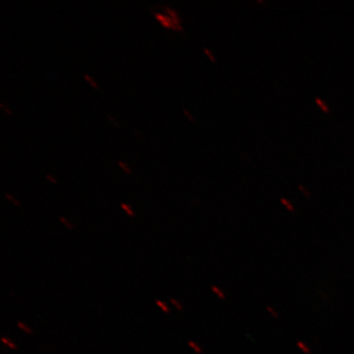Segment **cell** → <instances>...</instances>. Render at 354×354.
I'll use <instances>...</instances> for the list:
<instances>
[{
    "mask_svg": "<svg viewBox=\"0 0 354 354\" xmlns=\"http://www.w3.org/2000/svg\"><path fill=\"white\" fill-rule=\"evenodd\" d=\"M183 113L185 114L186 116H187L188 118H189L190 121H194V118H193V116L191 115V113L189 111H187L185 108H183Z\"/></svg>",
    "mask_w": 354,
    "mask_h": 354,
    "instance_id": "obj_17",
    "label": "cell"
},
{
    "mask_svg": "<svg viewBox=\"0 0 354 354\" xmlns=\"http://www.w3.org/2000/svg\"><path fill=\"white\" fill-rule=\"evenodd\" d=\"M164 10L165 11V14L174 21V24L176 26L177 31H183V25H181V18L179 17L178 13H177L174 8H171V7L169 6H165Z\"/></svg>",
    "mask_w": 354,
    "mask_h": 354,
    "instance_id": "obj_1",
    "label": "cell"
},
{
    "mask_svg": "<svg viewBox=\"0 0 354 354\" xmlns=\"http://www.w3.org/2000/svg\"><path fill=\"white\" fill-rule=\"evenodd\" d=\"M153 15L155 16L156 19L164 27L169 28V29L176 30V26L174 24V21L167 15V14H162L160 12H152Z\"/></svg>",
    "mask_w": 354,
    "mask_h": 354,
    "instance_id": "obj_2",
    "label": "cell"
},
{
    "mask_svg": "<svg viewBox=\"0 0 354 354\" xmlns=\"http://www.w3.org/2000/svg\"><path fill=\"white\" fill-rule=\"evenodd\" d=\"M58 220H59L60 223H62L65 227L68 228V230H73L74 228H75L73 223H72L71 221L67 220L65 216H60L59 218H58Z\"/></svg>",
    "mask_w": 354,
    "mask_h": 354,
    "instance_id": "obj_7",
    "label": "cell"
},
{
    "mask_svg": "<svg viewBox=\"0 0 354 354\" xmlns=\"http://www.w3.org/2000/svg\"><path fill=\"white\" fill-rule=\"evenodd\" d=\"M4 197L6 198L7 200L13 203L15 206L20 207V202L16 199V197H14L13 195L9 194V193H4Z\"/></svg>",
    "mask_w": 354,
    "mask_h": 354,
    "instance_id": "obj_12",
    "label": "cell"
},
{
    "mask_svg": "<svg viewBox=\"0 0 354 354\" xmlns=\"http://www.w3.org/2000/svg\"><path fill=\"white\" fill-rule=\"evenodd\" d=\"M171 302L172 305L176 307L177 311H183V305L181 304V302H179L178 300L176 299V298H171Z\"/></svg>",
    "mask_w": 354,
    "mask_h": 354,
    "instance_id": "obj_13",
    "label": "cell"
},
{
    "mask_svg": "<svg viewBox=\"0 0 354 354\" xmlns=\"http://www.w3.org/2000/svg\"><path fill=\"white\" fill-rule=\"evenodd\" d=\"M17 327L18 329H20L22 330V332H24L25 334L32 335V330L29 327V326L27 325V324L23 322H17Z\"/></svg>",
    "mask_w": 354,
    "mask_h": 354,
    "instance_id": "obj_6",
    "label": "cell"
},
{
    "mask_svg": "<svg viewBox=\"0 0 354 354\" xmlns=\"http://www.w3.org/2000/svg\"><path fill=\"white\" fill-rule=\"evenodd\" d=\"M108 118H109V120H111V122H113V124H114V125H118V123H116V122H115V120H113V116L109 115V114H108Z\"/></svg>",
    "mask_w": 354,
    "mask_h": 354,
    "instance_id": "obj_18",
    "label": "cell"
},
{
    "mask_svg": "<svg viewBox=\"0 0 354 354\" xmlns=\"http://www.w3.org/2000/svg\"><path fill=\"white\" fill-rule=\"evenodd\" d=\"M315 101H316V104H318L319 106H320L321 109H322L324 113H330L329 106H328V104H326V102L322 101V100L319 99V97H317Z\"/></svg>",
    "mask_w": 354,
    "mask_h": 354,
    "instance_id": "obj_8",
    "label": "cell"
},
{
    "mask_svg": "<svg viewBox=\"0 0 354 354\" xmlns=\"http://www.w3.org/2000/svg\"><path fill=\"white\" fill-rule=\"evenodd\" d=\"M118 165H120L121 169L127 174H131V169L128 167L125 162H123L122 160H118Z\"/></svg>",
    "mask_w": 354,
    "mask_h": 354,
    "instance_id": "obj_10",
    "label": "cell"
},
{
    "mask_svg": "<svg viewBox=\"0 0 354 354\" xmlns=\"http://www.w3.org/2000/svg\"><path fill=\"white\" fill-rule=\"evenodd\" d=\"M84 79H85L88 84H90L91 86H92L93 88H99V85H97V83L95 82V79L93 78V77H91L88 75V73H83Z\"/></svg>",
    "mask_w": 354,
    "mask_h": 354,
    "instance_id": "obj_9",
    "label": "cell"
},
{
    "mask_svg": "<svg viewBox=\"0 0 354 354\" xmlns=\"http://www.w3.org/2000/svg\"><path fill=\"white\" fill-rule=\"evenodd\" d=\"M46 178L48 179V180H50L51 183L57 184V179L55 178L51 174H46Z\"/></svg>",
    "mask_w": 354,
    "mask_h": 354,
    "instance_id": "obj_16",
    "label": "cell"
},
{
    "mask_svg": "<svg viewBox=\"0 0 354 354\" xmlns=\"http://www.w3.org/2000/svg\"><path fill=\"white\" fill-rule=\"evenodd\" d=\"M188 346H190L191 348L193 349V351H195V353L200 354L202 353V348H200L199 344H197L196 342L189 341L188 342Z\"/></svg>",
    "mask_w": 354,
    "mask_h": 354,
    "instance_id": "obj_11",
    "label": "cell"
},
{
    "mask_svg": "<svg viewBox=\"0 0 354 354\" xmlns=\"http://www.w3.org/2000/svg\"><path fill=\"white\" fill-rule=\"evenodd\" d=\"M156 305L165 314H169V312H171V308H169V305L165 304V301H162V300H156Z\"/></svg>",
    "mask_w": 354,
    "mask_h": 354,
    "instance_id": "obj_3",
    "label": "cell"
},
{
    "mask_svg": "<svg viewBox=\"0 0 354 354\" xmlns=\"http://www.w3.org/2000/svg\"><path fill=\"white\" fill-rule=\"evenodd\" d=\"M1 342L3 344H6V346H8L9 348L12 349V351H16L17 349V344L15 342L11 341L8 337H1Z\"/></svg>",
    "mask_w": 354,
    "mask_h": 354,
    "instance_id": "obj_5",
    "label": "cell"
},
{
    "mask_svg": "<svg viewBox=\"0 0 354 354\" xmlns=\"http://www.w3.org/2000/svg\"><path fill=\"white\" fill-rule=\"evenodd\" d=\"M203 50H204L205 53H206V55H208V57H209V59H211V60H212V62H216V58H215V57H214L213 53H211V51H209V50H208V48H203Z\"/></svg>",
    "mask_w": 354,
    "mask_h": 354,
    "instance_id": "obj_14",
    "label": "cell"
},
{
    "mask_svg": "<svg viewBox=\"0 0 354 354\" xmlns=\"http://www.w3.org/2000/svg\"><path fill=\"white\" fill-rule=\"evenodd\" d=\"M0 108L4 109V111H6V113H8L9 115H12V111H10V109L6 106L3 102H0Z\"/></svg>",
    "mask_w": 354,
    "mask_h": 354,
    "instance_id": "obj_15",
    "label": "cell"
},
{
    "mask_svg": "<svg viewBox=\"0 0 354 354\" xmlns=\"http://www.w3.org/2000/svg\"><path fill=\"white\" fill-rule=\"evenodd\" d=\"M120 207L121 209H122L123 211H124L125 213H127V215L129 216V218H134V211H133L131 207H130L129 205L125 204V203H120Z\"/></svg>",
    "mask_w": 354,
    "mask_h": 354,
    "instance_id": "obj_4",
    "label": "cell"
}]
</instances>
